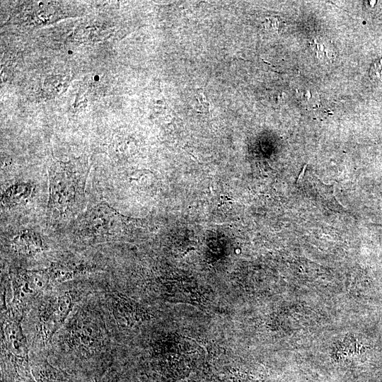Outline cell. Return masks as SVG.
I'll return each instance as SVG.
<instances>
[{"instance_id": "cell-1", "label": "cell", "mask_w": 382, "mask_h": 382, "mask_svg": "<svg viewBox=\"0 0 382 382\" xmlns=\"http://www.w3.org/2000/svg\"><path fill=\"white\" fill-rule=\"evenodd\" d=\"M86 166L80 162H56L49 169L48 207L53 214L66 216L76 212L83 199Z\"/></svg>"}, {"instance_id": "cell-2", "label": "cell", "mask_w": 382, "mask_h": 382, "mask_svg": "<svg viewBox=\"0 0 382 382\" xmlns=\"http://www.w3.org/2000/svg\"><path fill=\"white\" fill-rule=\"evenodd\" d=\"M125 223L124 216L105 204L90 210L83 218L79 231L91 238L110 237L120 231Z\"/></svg>"}, {"instance_id": "cell-3", "label": "cell", "mask_w": 382, "mask_h": 382, "mask_svg": "<svg viewBox=\"0 0 382 382\" xmlns=\"http://www.w3.org/2000/svg\"><path fill=\"white\" fill-rule=\"evenodd\" d=\"M72 307V298L68 293L52 297L42 304L40 322L41 332L46 340L50 339L63 325Z\"/></svg>"}, {"instance_id": "cell-4", "label": "cell", "mask_w": 382, "mask_h": 382, "mask_svg": "<svg viewBox=\"0 0 382 382\" xmlns=\"http://www.w3.org/2000/svg\"><path fill=\"white\" fill-rule=\"evenodd\" d=\"M51 282L47 270L24 271L13 279L14 299L21 304L37 297Z\"/></svg>"}, {"instance_id": "cell-5", "label": "cell", "mask_w": 382, "mask_h": 382, "mask_svg": "<svg viewBox=\"0 0 382 382\" xmlns=\"http://www.w3.org/2000/svg\"><path fill=\"white\" fill-rule=\"evenodd\" d=\"M70 328L69 342L74 347L88 351L100 346L103 339L101 330L98 323L88 316L81 314L78 316Z\"/></svg>"}, {"instance_id": "cell-6", "label": "cell", "mask_w": 382, "mask_h": 382, "mask_svg": "<svg viewBox=\"0 0 382 382\" xmlns=\"http://www.w3.org/2000/svg\"><path fill=\"white\" fill-rule=\"evenodd\" d=\"M14 250L23 255H34L43 250V243L39 235L25 231L18 234L12 242Z\"/></svg>"}, {"instance_id": "cell-7", "label": "cell", "mask_w": 382, "mask_h": 382, "mask_svg": "<svg viewBox=\"0 0 382 382\" xmlns=\"http://www.w3.org/2000/svg\"><path fill=\"white\" fill-rule=\"evenodd\" d=\"M6 335L11 351L18 357H25L26 343L19 324L13 323L8 325Z\"/></svg>"}, {"instance_id": "cell-8", "label": "cell", "mask_w": 382, "mask_h": 382, "mask_svg": "<svg viewBox=\"0 0 382 382\" xmlns=\"http://www.w3.org/2000/svg\"><path fill=\"white\" fill-rule=\"evenodd\" d=\"M310 45L316 57L323 62H332L335 57L333 45L328 39L317 36L311 40Z\"/></svg>"}, {"instance_id": "cell-9", "label": "cell", "mask_w": 382, "mask_h": 382, "mask_svg": "<svg viewBox=\"0 0 382 382\" xmlns=\"http://www.w3.org/2000/svg\"><path fill=\"white\" fill-rule=\"evenodd\" d=\"M30 192V186L25 185H14L4 193L2 202L4 204H15L25 199Z\"/></svg>"}, {"instance_id": "cell-10", "label": "cell", "mask_w": 382, "mask_h": 382, "mask_svg": "<svg viewBox=\"0 0 382 382\" xmlns=\"http://www.w3.org/2000/svg\"><path fill=\"white\" fill-rule=\"evenodd\" d=\"M59 378L55 369L48 365L40 371L38 382H64Z\"/></svg>"}, {"instance_id": "cell-11", "label": "cell", "mask_w": 382, "mask_h": 382, "mask_svg": "<svg viewBox=\"0 0 382 382\" xmlns=\"http://www.w3.org/2000/svg\"><path fill=\"white\" fill-rule=\"evenodd\" d=\"M370 76L376 79H382V58L376 60L370 69Z\"/></svg>"}, {"instance_id": "cell-12", "label": "cell", "mask_w": 382, "mask_h": 382, "mask_svg": "<svg viewBox=\"0 0 382 382\" xmlns=\"http://www.w3.org/2000/svg\"><path fill=\"white\" fill-rule=\"evenodd\" d=\"M197 96L199 103L202 105L204 110L209 111V102L207 99L206 98L204 94L203 90L202 88L197 89Z\"/></svg>"}, {"instance_id": "cell-13", "label": "cell", "mask_w": 382, "mask_h": 382, "mask_svg": "<svg viewBox=\"0 0 382 382\" xmlns=\"http://www.w3.org/2000/svg\"><path fill=\"white\" fill-rule=\"evenodd\" d=\"M267 23H268V27L270 28H273L274 30H277L278 29V27H279V23H278V21L277 18H270L269 20H267Z\"/></svg>"}, {"instance_id": "cell-14", "label": "cell", "mask_w": 382, "mask_h": 382, "mask_svg": "<svg viewBox=\"0 0 382 382\" xmlns=\"http://www.w3.org/2000/svg\"><path fill=\"white\" fill-rule=\"evenodd\" d=\"M93 79L96 81H98L100 80V76L98 75H96Z\"/></svg>"}, {"instance_id": "cell-15", "label": "cell", "mask_w": 382, "mask_h": 382, "mask_svg": "<svg viewBox=\"0 0 382 382\" xmlns=\"http://www.w3.org/2000/svg\"><path fill=\"white\" fill-rule=\"evenodd\" d=\"M68 53H69V54H72V51L69 50V51H68Z\"/></svg>"}]
</instances>
